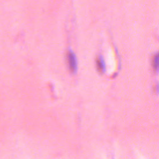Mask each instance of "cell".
<instances>
[{
	"instance_id": "cell-1",
	"label": "cell",
	"mask_w": 159,
	"mask_h": 159,
	"mask_svg": "<svg viewBox=\"0 0 159 159\" xmlns=\"http://www.w3.org/2000/svg\"><path fill=\"white\" fill-rule=\"evenodd\" d=\"M67 61L70 70L73 73H76L78 70V61L75 54L71 50L68 52Z\"/></svg>"
},
{
	"instance_id": "cell-2",
	"label": "cell",
	"mask_w": 159,
	"mask_h": 159,
	"mask_svg": "<svg viewBox=\"0 0 159 159\" xmlns=\"http://www.w3.org/2000/svg\"><path fill=\"white\" fill-rule=\"evenodd\" d=\"M96 64L99 71L101 73H104L106 71V65L104 60L102 57H99L98 58Z\"/></svg>"
},
{
	"instance_id": "cell-3",
	"label": "cell",
	"mask_w": 159,
	"mask_h": 159,
	"mask_svg": "<svg viewBox=\"0 0 159 159\" xmlns=\"http://www.w3.org/2000/svg\"><path fill=\"white\" fill-rule=\"evenodd\" d=\"M158 55L157 54L155 55V57H154V59H153V68L154 69L157 71L158 70Z\"/></svg>"
}]
</instances>
